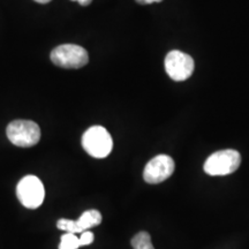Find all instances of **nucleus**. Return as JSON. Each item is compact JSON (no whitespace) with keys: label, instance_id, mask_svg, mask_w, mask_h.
I'll return each instance as SVG.
<instances>
[{"label":"nucleus","instance_id":"1","mask_svg":"<svg viewBox=\"0 0 249 249\" xmlns=\"http://www.w3.org/2000/svg\"><path fill=\"white\" fill-rule=\"evenodd\" d=\"M82 147L93 158H105L113 149V141L104 127L92 126L83 134Z\"/></svg>","mask_w":249,"mask_h":249},{"label":"nucleus","instance_id":"13","mask_svg":"<svg viewBox=\"0 0 249 249\" xmlns=\"http://www.w3.org/2000/svg\"><path fill=\"white\" fill-rule=\"evenodd\" d=\"M71 1H77L81 6H89L92 2V0H71Z\"/></svg>","mask_w":249,"mask_h":249},{"label":"nucleus","instance_id":"14","mask_svg":"<svg viewBox=\"0 0 249 249\" xmlns=\"http://www.w3.org/2000/svg\"><path fill=\"white\" fill-rule=\"evenodd\" d=\"M34 1L38 2V4H48V2L51 1V0H34Z\"/></svg>","mask_w":249,"mask_h":249},{"label":"nucleus","instance_id":"7","mask_svg":"<svg viewBox=\"0 0 249 249\" xmlns=\"http://www.w3.org/2000/svg\"><path fill=\"white\" fill-rule=\"evenodd\" d=\"M176 164L172 157L167 155H158L145 165L143 171V178L148 183L157 185L165 181L172 176Z\"/></svg>","mask_w":249,"mask_h":249},{"label":"nucleus","instance_id":"2","mask_svg":"<svg viewBox=\"0 0 249 249\" xmlns=\"http://www.w3.org/2000/svg\"><path fill=\"white\" fill-rule=\"evenodd\" d=\"M241 164L240 152L226 149L210 155L204 163V172L209 176H227L235 172Z\"/></svg>","mask_w":249,"mask_h":249},{"label":"nucleus","instance_id":"5","mask_svg":"<svg viewBox=\"0 0 249 249\" xmlns=\"http://www.w3.org/2000/svg\"><path fill=\"white\" fill-rule=\"evenodd\" d=\"M18 201L28 209H37L45 197V189L36 176H26L17 186Z\"/></svg>","mask_w":249,"mask_h":249},{"label":"nucleus","instance_id":"10","mask_svg":"<svg viewBox=\"0 0 249 249\" xmlns=\"http://www.w3.org/2000/svg\"><path fill=\"white\" fill-rule=\"evenodd\" d=\"M80 246V238H77L75 233L66 232L65 234L61 235L59 249H77Z\"/></svg>","mask_w":249,"mask_h":249},{"label":"nucleus","instance_id":"9","mask_svg":"<svg viewBox=\"0 0 249 249\" xmlns=\"http://www.w3.org/2000/svg\"><path fill=\"white\" fill-rule=\"evenodd\" d=\"M134 249H155L151 242V236L148 232H139L130 241Z\"/></svg>","mask_w":249,"mask_h":249},{"label":"nucleus","instance_id":"12","mask_svg":"<svg viewBox=\"0 0 249 249\" xmlns=\"http://www.w3.org/2000/svg\"><path fill=\"white\" fill-rule=\"evenodd\" d=\"M160 1H163V0H136V2L141 5H150V4H154V2H160Z\"/></svg>","mask_w":249,"mask_h":249},{"label":"nucleus","instance_id":"4","mask_svg":"<svg viewBox=\"0 0 249 249\" xmlns=\"http://www.w3.org/2000/svg\"><path fill=\"white\" fill-rule=\"evenodd\" d=\"M51 61L62 68H81L89 61L88 52L76 44H62L52 50Z\"/></svg>","mask_w":249,"mask_h":249},{"label":"nucleus","instance_id":"3","mask_svg":"<svg viewBox=\"0 0 249 249\" xmlns=\"http://www.w3.org/2000/svg\"><path fill=\"white\" fill-rule=\"evenodd\" d=\"M6 134L9 141L21 148L36 145L40 140V128L31 120H14L7 126Z\"/></svg>","mask_w":249,"mask_h":249},{"label":"nucleus","instance_id":"11","mask_svg":"<svg viewBox=\"0 0 249 249\" xmlns=\"http://www.w3.org/2000/svg\"><path fill=\"white\" fill-rule=\"evenodd\" d=\"M93 238H95V235H93L92 232H89V231L83 232L82 234H81V238H80V245L81 246H88L90 244H92Z\"/></svg>","mask_w":249,"mask_h":249},{"label":"nucleus","instance_id":"8","mask_svg":"<svg viewBox=\"0 0 249 249\" xmlns=\"http://www.w3.org/2000/svg\"><path fill=\"white\" fill-rule=\"evenodd\" d=\"M102 219L103 217L98 210H87L76 220L65 219V218L59 219L57 227L59 230L70 233H83L87 230H90L92 227L99 225L102 223Z\"/></svg>","mask_w":249,"mask_h":249},{"label":"nucleus","instance_id":"6","mask_svg":"<svg viewBox=\"0 0 249 249\" xmlns=\"http://www.w3.org/2000/svg\"><path fill=\"white\" fill-rule=\"evenodd\" d=\"M195 64L189 54L178 50L169 52L165 58V71L173 81H185L192 76Z\"/></svg>","mask_w":249,"mask_h":249}]
</instances>
